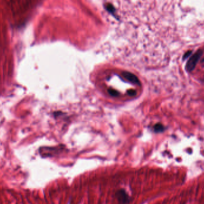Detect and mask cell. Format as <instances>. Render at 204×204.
<instances>
[{"mask_svg":"<svg viewBox=\"0 0 204 204\" xmlns=\"http://www.w3.org/2000/svg\"><path fill=\"white\" fill-rule=\"evenodd\" d=\"M109 92L111 94L112 96H117V93L116 92H114L113 90H109Z\"/></svg>","mask_w":204,"mask_h":204,"instance_id":"6","label":"cell"},{"mask_svg":"<svg viewBox=\"0 0 204 204\" xmlns=\"http://www.w3.org/2000/svg\"><path fill=\"white\" fill-rule=\"evenodd\" d=\"M192 53V51H188L187 52H186L185 53V55L183 56V59H185L186 58H187L188 57L191 55V54Z\"/></svg>","mask_w":204,"mask_h":204,"instance_id":"5","label":"cell"},{"mask_svg":"<svg viewBox=\"0 0 204 204\" xmlns=\"http://www.w3.org/2000/svg\"><path fill=\"white\" fill-rule=\"evenodd\" d=\"M116 197L120 204H128L130 202V197L124 189H120L116 193Z\"/></svg>","mask_w":204,"mask_h":204,"instance_id":"2","label":"cell"},{"mask_svg":"<svg viewBox=\"0 0 204 204\" xmlns=\"http://www.w3.org/2000/svg\"><path fill=\"white\" fill-rule=\"evenodd\" d=\"M203 51L201 50H198V51L193 55L190 59L187 62L186 69L189 72H192V71L195 69L199 60L200 59L202 55Z\"/></svg>","mask_w":204,"mask_h":204,"instance_id":"1","label":"cell"},{"mask_svg":"<svg viewBox=\"0 0 204 204\" xmlns=\"http://www.w3.org/2000/svg\"><path fill=\"white\" fill-rule=\"evenodd\" d=\"M155 130L157 132L162 131L164 130V127L161 124H157L155 125Z\"/></svg>","mask_w":204,"mask_h":204,"instance_id":"4","label":"cell"},{"mask_svg":"<svg viewBox=\"0 0 204 204\" xmlns=\"http://www.w3.org/2000/svg\"><path fill=\"white\" fill-rule=\"evenodd\" d=\"M124 75L127 80H128L130 81L134 82V83L138 82V80L137 79V78L134 75L131 74L130 73L125 72V73H124Z\"/></svg>","mask_w":204,"mask_h":204,"instance_id":"3","label":"cell"}]
</instances>
